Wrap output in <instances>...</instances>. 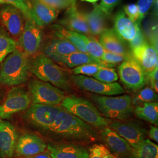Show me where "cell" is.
Segmentation results:
<instances>
[{"label": "cell", "instance_id": "cell-22", "mask_svg": "<svg viewBox=\"0 0 158 158\" xmlns=\"http://www.w3.org/2000/svg\"><path fill=\"white\" fill-rule=\"evenodd\" d=\"M99 43L105 51L123 56H129L124 41L114 29H107L100 35Z\"/></svg>", "mask_w": 158, "mask_h": 158}, {"label": "cell", "instance_id": "cell-7", "mask_svg": "<svg viewBox=\"0 0 158 158\" xmlns=\"http://www.w3.org/2000/svg\"><path fill=\"white\" fill-rule=\"evenodd\" d=\"M118 74L125 86L132 90L141 89L147 83V74L131 55L119 65Z\"/></svg>", "mask_w": 158, "mask_h": 158}, {"label": "cell", "instance_id": "cell-1", "mask_svg": "<svg viewBox=\"0 0 158 158\" xmlns=\"http://www.w3.org/2000/svg\"><path fill=\"white\" fill-rule=\"evenodd\" d=\"M48 131L62 138L76 141L95 139L97 133L90 125L60 108L56 118Z\"/></svg>", "mask_w": 158, "mask_h": 158}, {"label": "cell", "instance_id": "cell-39", "mask_svg": "<svg viewBox=\"0 0 158 158\" xmlns=\"http://www.w3.org/2000/svg\"><path fill=\"white\" fill-rule=\"evenodd\" d=\"M124 10L125 15L133 23L138 24V20L139 18V10L136 4H131L124 6Z\"/></svg>", "mask_w": 158, "mask_h": 158}, {"label": "cell", "instance_id": "cell-33", "mask_svg": "<svg viewBox=\"0 0 158 158\" xmlns=\"http://www.w3.org/2000/svg\"><path fill=\"white\" fill-rule=\"evenodd\" d=\"M0 4L9 5L16 8L23 13L27 19L31 20L28 2L25 0H0Z\"/></svg>", "mask_w": 158, "mask_h": 158}, {"label": "cell", "instance_id": "cell-10", "mask_svg": "<svg viewBox=\"0 0 158 158\" xmlns=\"http://www.w3.org/2000/svg\"><path fill=\"white\" fill-rule=\"evenodd\" d=\"M72 79L79 89L104 96H116L124 93L123 87L118 83H105L82 75H73Z\"/></svg>", "mask_w": 158, "mask_h": 158}, {"label": "cell", "instance_id": "cell-29", "mask_svg": "<svg viewBox=\"0 0 158 158\" xmlns=\"http://www.w3.org/2000/svg\"><path fill=\"white\" fill-rule=\"evenodd\" d=\"M18 44L2 28H0V63L2 62L6 57L13 52Z\"/></svg>", "mask_w": 158, "mask_h": 158}, {"label": "cell", "instance_id": "cell-3", "mask_svg": "<svg viewBox=\"0 0 158 158\" xmlns=\"http://www.w3.org/2000/svg\"><path fill=\"white\" fill-rule=\"evenodd\" d=\"M28 57L18 49L6 57L0 69V84L15 86L25 83L29 71Z\"/></svg>", "mask_w": 158, "mask_h": 158}, {"label": "cell", "instance_id": "cell-43", "mask_svg": "<svg viewBox=\"0 0 158 158\" xmlns=\"http://www.w3.org/2000/svg\"><path fill=\"white\" fill-rule=\"evenodd\" d=\"M149 136L154 141L158 142V128L157 127L152 126L149 132Z\"/></svg>", "mask_w": 158, "mask_h": 158}, {"label": "cell", "instance_id": "cell-24", "mask_svg": "<svg viewBox=\"0 0 158 158\" xmlns=\"http://www.w3.org/2000/svg\"><path fill=\"white\" fill-rule=\"evenodd\" d=\"M87 23L91 35L98 36L106 30V14L102 11L99 6L94 5L93 11L88 13H81Z\"/></svg>", "mask_w": 158, "mask_h": 158}, {"label": "cell", "instance_id": "cell-31", "mask_svg": "<svg viewBox=\"0 0 158 158\" xmlns=\"http://www.w3.org/2000/svg\"><path fill=\"white\" fill-rule=\"evenodd\" d=\"M93 76L96 80L105 83H115L118 79L115 69L109 67H102Z\"/></svg>", "mask_w": 158, "mask_h": 158}, {"label": "cell", "instance_id": "cell-44", "mask_svg": "<svg viewBox=\"0 0 158 158\" xmlns=\"http://www.w3.org/2000/svg\"><path fill=\"white\" fill-rule=\"evenodd\" d=\"M28 158H52L50 156L49 154L48 153H41L40 154H38L36 155L32 156H29Z\"/></svg>", "mask_w": 158, "mask_h": 158}, {"label": "cell", "instance_id": "cell-13", "mask_svg": "<svg viewBox=\"0 0 158 158\" xmlns=\"http://www.w3.org/2000/svg\"><path fill=\"white\" fill-rule=\"evenodd\" d=\"M110 127L128 142L133 148H136L146 139V130L134 122L116 121L112 122L110 124Z\"/></svg>", "mask_w": 158, "mask_h": 158}, {"label": "cell", "instance_id": "cell-28", "mask_svg": "<svg viewBox=\"0 0 158 158\" xmlns=\"http://www.w3.org/2000/svg\"><path fill=\"white\" fill-rule=\"evenodd\" d=\"M131 158H158V145L149 139H145L134 148Z\"/></svg>", "mask_w": 158, "mask_h": 158}, {"label": "cell", "instance_id": "cell-21", "mask_svg": "<svg viewBox=\"0 0 158 158\" xmlns=\"http://www.w3.org/2000/svg\"><path fill=\"white\" fill-rule=\"evenodd\" d=\"M140 29L139 25L131 21L124 12L121 11L115 15L114 30L123 41L131 42Z\"/></svg>", "mask_w": 158, "mask_h": 158}, {"label": "cell", "instance_id": "cell-2", "mask_svg": "<svg viewBox=\"0 0 158 158\" xmlns=\"http://www.w3.org/2000/svg\"><path fill=\"white\" fill-rule=\"evenodd\" d=\"M29 70L41 81L49 83L60 90L70 89L66 72L44 54L38 55L29 63Z\"/></svg>", "mask_w": 158, "mask_h": 158}, {"label": "cell", "instance_id": "cell-15", "mask_svg": "<svg viewBox=\"0 0 158 158\" xmlns=\"http://www.w3.org/2000/svg\"><path fill=\"white\" fill-rule=\"evenodd\" d=\"M18 132L9 121L0 119V156L11 158L15 151Z\"/></svg>", "mask_w": 158, "mask_h": 158}, {"label": "cell", "instance_id": "cell-42", "mask_svg": "<svg viewBox=\"0 0 158 158\" xmlns=\"http://www.w3.org/2000/svg\"><path fill=\"white\" fill-rule=\"evenodd\" d=\"M145 42H146V40H145V37L143 36V34L140 29V30L138 31V34L136 36L135 38L131 42H130V48L131 49H134L139 46L141 45Z\"/></svg>", "mask_w": 158, "mask_h": 158}, {"label": "cell", "instance_id": "cell-45", "mask_svg": "<svg viewBox=\"0 0 158 158\" xmlns=\"http://www.w3.org/2000/svg\"><path fill=\"white\" fill-rule=\"evenodd\" d=\"M83 1H87L89 2H92V3H95L97 1H98V0H81Z\"/></svg>", "mask_w": 158, "mask_h": 158}, {"label": "cell", "instance_id": "cell-35", "mask_svg": "<svg viewBox=\"0 0 158 158\" xmlns=\"http://www.w3.org/2000/svg\"><path fill=\"white\" fill-rule=\"evenodd\" d=\"M89 158H116L107 147L102 144H95L90 149Z\"/></svg>", "mask_w": 158, "mask_h": 158}, {"label": "cell", "instance_id": "cell-37", "mask_svg": "<svg viewBox=\"0 0 158 158\" xmlns=\"http://www.w3.org/2000/svg\"><path fill=\"white\" fill-rule=\"evenodd\" d=\"M155 0H138L136 4L139 10V18L138 20V24L140 25L141 22L144 17L146 16L148 11L152 6Z\"/></svg>", "mask_w": 158, "mask_h": 158}, {"label": "cell", "instance_id": "cell-12", "mask_svg": "<svg viewBox=\"0 0 158 158\" xmlns=\"http://www.w3.org/2000/svg\"><path fill=\"white\" fill-rule=\"evenodd\" d=\"M27 18L18 9L6 5L0 9V21L8 34L18 42Z\"/></svg>", "mask_w": 158, "mask_h": 158}, {"label": "cell", "instance_id": "cell-11", "mask_svg": "<svg viewBox=\"0 0 158 158\" xmlns=\"http://www.w3.org/2000/svg\"><path fill=\"white\" fill-rule=\"evenodd\" d=\"M42 42V32L36 24L30 19L26 20L24 28L18 41L23 52L32 56L39 51Z\"/></svg>", "mask_w": 158, "mask_h": 158}, {"label": "cell", "instance_id": "cell-32", "mask_svg": "<svg viewBox=\"0 0 158 158\" xmlns=\"http://www.w3.org/2000/svg\"><path fill=\"white\" fill-rule=\"evenodd\" d=\"M158 96L152 88L145 87L139 91L135 97L132 100L133 104H141L145 102H151L157 100Z\"/></svg>", "mask_w": 158, "mask_h": 158}, {"label": "cell", "instance_id": "cell-19", "mask_svg": "<svg viewBox=\"0 0 158 158\" xmlns=\"http://www.w3.org/2000/svg\"><path fill=\"white\" fill-rule=\"evenodd\" d=\"M59 23L68 30L93 36L81 12L77 10L76 5L68 7L64 17L59 21Z\"/></svg>", "mask_w": 158, "mask_h": 158}, {"label": "cell", "instance_id": "cell-17", "mask_svg": "<svg viewBox=\"0 0 158 158\" xmlns=\"http://www.w3.org/2000/svg\"><path fill=\"white\" fill-rule=\"evenodd\" d=\"M47 145L38 136L27 134L17 141L15 151L19 156L29 157L44 152Z\"/></svg>", "mask_w": 158, "mask_h": 158}, {"label": "cell", "instance_id": "cell-4", "mask_svg": "<svg viewBox=\"0 0 158 158\" xmlns=\"http://www.w3.org/2000/svg\"><path fill=\"white\" fill-rule=\"evenodd\" d=\"M61 105L69 113L91 126L106 127L111 122V120L102 115L94 104L84 98L74 95L67 96Z\"/></svg>", "mask_w": 158, "mask_h": 158}, {"label": "cell", "instance_id": "cell-16", "mask_svg": "<svg viewBox=\"0 0 158 158\" xmlns=\"http://www.w3.org/2000/svg\"><path fill=\"white\" fill-rule=\"evenodd\" d=\"M131 51L132 57L139 64L145 73H149L158 68V51L147 41Z\"/></svg>", "mask_w": 158, "mask_h": 158}, {"label": "cell", "instance_id": "cell-26", "mask_svg": "<svg viewBox=\"0 0 158 158\" xmlns=\"http://www.w3.org/2000/svg\"><path fill=\"white\" fill-rule=\"evenodd\" d=\"M52 32L56 38L66 40L77 49V51L83 53H87L85 43L80 37L79 33L68 30L62 25L56 24L52 27Z\"/></svg>", "mask_w": 158, "mask_h": 158}, {"label": "cell", "instance_id": "cell-46", "mask_svg": "<svg viewBox=\"0 0 158 158\" xmlns=\"http://www.w3.org/2000/svg\"><path fill=\"white\" fill-rule=\"evenodd\" d=\"M72 1V5H76V0H71Z\"/></svg>", "mask_w": 158, "mask_h": 158}, {"label": "cell", "instance_id": "cell-5", "mask_svg": "<svg viewBox=\"0 0 158 158\" xmlns=\"http://www.w3.org/2000/svg\"><path fill=\"white\" fill-rule=\"evenodd\" d=\"M92 99L102 114L107 118L125 120L132 115L133 104L129 95L110 97L93 95Z\"/></svg>", "mask_w": 158, "mask_h": 158}, {"label": "cell", "instance_id": "cell-34", "mask_svg": "<svg viewBox=\"0 0 158 158\" xmlns=\"http://www.w3.org/2000/svg\"><path fill=\"white\" fill-rule=\"evenodd\" d=\"M102 67H104V66L99 64H96V63L85 64L76 67L73 69V72L75 75L94 76Z\"/></svg>", "mask_w": 158, "mask_h": 158}, {"label": "cell", "instance_id": "cell-25", "mask_svg": "<svg viewBox=\"0 0 158 158\" xmlns=\"http://www.w3.org/2000/svg\"><path fill=\"white\" fill-rule=\"evenodd\" d=\"M54 61L63 64L70 68H76L81 65L90 63L99 64L104 67H108L102 60L91 56L88 53H83L79 51L59 57Z\"/></svg>", "mask_w": 158, "mask_h": 158}, {"label": "cell", "instance_id": "cell-6", "mask_svg": "<svg viewBox=\"0 0 158 158\" xmlns=\"http://www.w3.org/2000/svg\"><path fill=\"white\" fill-rule=\"evenodd\" d=\"M28 87L32 104L57 106L65 97L62 90L41 80H31Z\"/></svg>", "mask_w": 158, "mask_h": 158}, {"label": "cell", "instance_id": "cell-40", "mask_svg": "<svg viewBox=\"0 0 158 158\" xmlns=\"http://www.w3.org/2000/svg\"><path fill=\"white\" fill-rule=\"evenodd\" d=\"M120 0H102L100 8L102 11L108 16L111 14L113 9L118 5Z\"/></svg>", "mask_w": 158, "mask_h": 158}, {"label": "cell", "instance_id": "cell-9", "mask_svg": "<svg viewBox=\"0 0 158 158\" xmlns=\"http://www.w3.org/2000/svg\"><path fill=\"white\" fill-rule=\"evenodd\" d=\"M61 107L44 104H32L25 114L26 120L36 128L49 131L55 121Z\"/></svg>", "mask_w": 158, "mask_h": 158}, {"label": "cell", "instance_id": "cell-8", "mask_svg": "<svg viewBox=\"0 0 158 158\" xmlns=\"http://www.w3.org/2000/svg\"><path fill=\"white\" fill-rule=\"evenodd\" d=\"M31 102V96L27 91L22 87H13L0 105V119L11 118L15 114L28 109Z\"/></svg>", "mask_w": 158, "mask_h": 158}, {"label": "cell", "instance_id": "cell-23", "mask_svg": "<svg viewBox=\"0 0 158 158\" xmlns=\"http://www.w3.org/2000/svg\"><path fill=\"white\" fill-rule=\"evenodd\" d=\"M77 51V49L68 40L56 38L51 40L46 45L44 55L54 61L59 57Z\"/></svg>", "mask_w": 158, "mask_h": 158}, {"label": "cell", "instance_id": "cell-36", "mask_svg": "<svg viewBox=\"0 0 158 158\" xmlns=\"http://www.w3.org/2000/svg\"><path fill=\"white\" fill-rule=\"evenodd\" d=\"M130 56V55H129L126 56L105 51L104 55L102 57V61L106 64H107L108 67L111 68L115 64L123 62L125 60Z\"/></svg>", "mask_w": 158, "mask_h": 158}, {"label": "cell", "instance_id": "cell-30", "mask_svg": "<svg viewBox=\"0 0 158 158\" xmlns=\"http://www.w3.org/2000/svg\"><path fill=\"white\" fill-rule=\"evenodd\" d=\"M80 37L85 43L87 53L91 56L102 60L104 49L102 45L93 36L85 35L84 34H79Z\"/></svg>", "mask_w": 158, "mask_h": 158}, {"label": "cell", "instance_id": "cell-41", "mask_svg": "<svg viewBox=\"0 0 158 158\" xmlns=\"http://www.w3.org/2000/svg\"><path fill=\"white\" fill-rule=\"evenodd\" d=\"M151 87L155 92L158 91V68H155L152 72L148 74Z\"/></svg>", "mask_w": 158, "mask_h": 158}, {"label": "cell", "instance_id": "cell-38", "mask_svg": "<svg viewBox=\"0 0 158 158\" xmlns=\"http://www.w3.org/2000/svg\"><path fill=\"white\" fill-rule=\"evenodd\" d=\"M57 11L67 8L72 5L71 0H38Z\"/></svg>", "mask_w": 158, "mask_h": 158}, {"label": "cell", "instance_id": "cell-18", "mask_svg": "<svg viewBox=\"0 0 158 158\" xmlns=\"http://www.w3.org/2000/svg\"><path fill=\"white\" fill-rule=\"evenodd\" d=\"M31 19L39 27H43L53 23L58 15L59 11L38 0L28 3Z\"/></svg>", "mask_w": 158, "mask_h": 158}, {"label": "cell", "instance_id": "cell-14", "mask_svg": "<svg viewBox=\"0 0 158 158\" xmlns=\"http://www.w3.org/2000/svg\"><path fill=\"white\" fill-rule=\"evenodd\" d=\"M101 138L115 157L132 158L134 148L111 128H104L101 133Z\"/></svg>", "mask_w": 158, "mask_h": 158}, {"label": "cell", "instance_id": "cell-20", "mask_svg": "<svg viewBox=\"0 0 158 158\" xmlns=\"http://www.w3.org/2000/svg\"><path fill=\"white\" fill-rule=\"evenodd\" d=\"M47 148L52 158H89L87 149L77 144H48Z\"/></svg>", "mask_w": 158, "mask_h": 158}, {"label": "cell", "instance_id": "cell-27", "mask_svg": "<svg viewBox=\"0 0 158 158\" xmlns=\"http://www.w3.org/2000/svg\"><path fill=\"white\" fill-rule=\"evenodd\" d=\"M134 113L138 118L155 125L158 124V104L156 102H145L136 106Z\"/></svg>", "mask_w": 158, "mask_h": 158}, {"label": "cell", "instance_id": "cell-47", "mask_svg": "<svg viewBox=\"0 0 158 158\" xmlns=\"http://www.w3.org/2000/svg\"></svg>", "mask_w": 158, "mask_h": 158}]
</instances>
